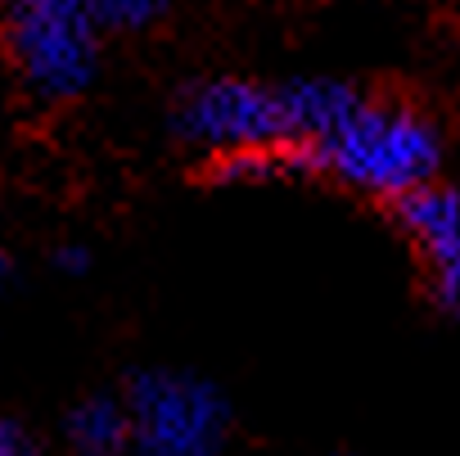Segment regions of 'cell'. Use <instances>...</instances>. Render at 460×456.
Returning <instances> with one entry per match:
<instances>
[{
	"mask_svg": "<svg viewBox=\"0 0 460 456\" xmlns=\"http://www.w3.org/2000/svg\"><path fill=\"white\" fill-rule=\"evenodd\" d=\"M312 167L375 199H402L442 167V131L411 100L361 95L321 140L307 145Z\"/></svg>",
	"mask_w": 460,
	"mask_h": 456,
	"instance_id": "cell-1",
	"label": "cell"
},
{
	"mask_svg": "<svg viewBox=\"0 0 460 456\" xmlns=\"http://www.w3.org/2000/svg\"><path fill=\"white\" fill-rule=\"evenodd\" d=\"M172 131L194 145L217 154L230 149H267V145H294L280 82H253V77H203L190 82L176 95L172 109Z\"/></svg>",
	"mask_w": 460,
	"mask_h": 456,
	"instance_id": "cell-4",
	"label": "cell"
},
{
	"mask_svg": "<svg viewBox=\"0 0 460 456\" xmlns=\"http://www.w3.org/2000/svg\"><path fill=\"white\" fill-rule=\"evenodd\" d=\"M393 217L429 272L460 263V185L429 181V185L393 199Z\"/></svg>",
	"mask_w": 460,
	"mask_h": 456,
	"instance_id": "cell-5",
	"label": "cell"
},
{
	"mask_svg": "<svg viewBox=\"0 0 460 456\" xmlns=\"http://www.w3.org/2000/svg\"><path fill=\"white\" fill-rule=\"evenodd\" d=\"M0 456H41V443L28 425L19 420H0Z\"/></svg>",
	"mask_w": 460,
	"mask_h": 456,
	"instance_id": "cell-9",
	"label": "cell"
},
{
	"mask_svg": "<svg viewBox=\"0 0 460 456\" xmlns=\"http://www.w3.org/2000/svg\"><path fill=\"white\" fill-rule=\"evenodd\" d=\"M64 443L73 456H127L131 452V416L127 402L113 393L82 398L64 420Z\"/></svg>",
	"mask_w": 460,
	"mask_h": 456,
	"instance_id": "cell-6",
	"label": "cell"
},
{
	"mask_svg": "<svg viewBox=\"0 0 460 456\" xmlns=\"http://www.w3.org/2000/svg\"><path fill=\"white\" fill-rule=\"evenodd\" d=\"M5 281H10V258L0 254V285H5Z\"/></svg>",
	"mask_w": 460,
	"mask_h": 456,
	"instance_id": "cell-11",
	"label": "cell"
},
{
	"mask_svg": "<svg viewBox=\"0 0 460 456\" xmlns=\"http://www.w3.org/2000/svg\"><path fill=\"white\" fill-rule=\"evenodd\" d=\"M100 32L91 0H5L10 59L41 104H68L95 82Z\"/></svg>",
	"mask_w": 460,
	"mask_h": 456,
	"instance_id": "cell-2",
	"label": "cell"
},
{
	"mask_svg": "<svg viewBox=\"0 0 460 456\" xmlns=\"http://www.w3.org/2000/svg\"><path fill=\"white\" fill-rule=\"evenodd\" d=\"M122 402L131 416L136 456H221L230 438L226 393L194 371L176 366L136 371Z\"/></svg>",
	"mask_w": 460,
	"mask_h": 456,
	"instance_id": "cell-3",
	"label": "cell"
},
{
	"mask_svg": "<svg viewBox=\"0 0 460 456\" xmlns=\"http://www.w3.org/2000/svg\"><path fill=\"white\" fill-rule=\"evenodd\" d=\"M429 294H433V303H438L447 317L460 321V263L433 267V272H429Z\"/></svg>",
	"mask_w": 460,
	"mask_h": 456,
	"instance_id": "cell-8",
	"label": "cell"
},
{
	"mask_svg": "<svg viewBox=\"0 0 460 456\" xmlns=\"http://www.w3.org/2000/svg\"><path fill=\"white\" fill-rule=\"evenodd\" d=\"M91 10L109 32H145L172 10V0H91Z\"/></svg>",
	"mask_w": 460,
	"mask_h": 456,
	"instance_id": "cell-7",
	"label": "cell"
},
{
	"mask_svg": "<svg viewBox=\"0 0 460 456\" xmlns=\"http://www.w3.org/2000/svg\"><path fill=\"white\" fill-rule=\"evenodd\" d=\"M55 267H59V272H68V276H82V272L91 267V254H86L82 245H64V249L55 254Z\"/></svg>",
	"mask_w": 460,
	"mask_h": 456,
	"instance_id": "cell-10",
	"label": "cell"
}]
</instances>
